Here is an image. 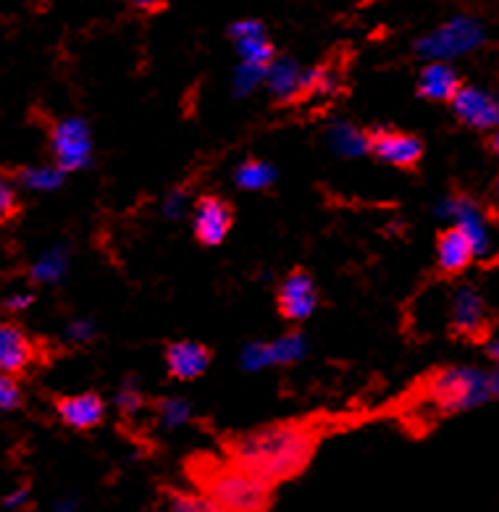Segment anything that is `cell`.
I'll list each match as a JSON object with an SVG mask.
<instances>
[{"instance_id": "cell-18", "label": "cell", "mask_w": 499, "mask_h": 512, "mask_svg": "<svg viewBox=\"0 0 499 512\" xmlns=\"http://www.w3.org/2000/svg\"><path fill=\"white\" fill-rule=\"evenodd\" d=\"M305 337L300 334H287L284 339H276L271 344H255L245 352L247 368H263V365L274 363H292V360L303 358Z\"/></svg>"}, {"instance_id": "cell-24", "label": "cell", "mask_w": 499, "mask_h": 512, "mask_svg": "<svg viewBox=\"0 0 499 512\" xmlns=\"http://www.w3.org/2000/svg\"><path fill=\"white\" fill-rule=\"evenodd\" d=\"M169 512H221L203 494H171Z\"/></svg>"}, {"instance_id": "cell-5", "label": "cell", "mask_w": 499, "mask_h": 512, "mask_svg": "<svg viewBox=\"0 0 499 512\" xmlns=\"http://www.w3.org/2000/svg\"><path fill=\"white\" fill-rule=\"evenodd\" d=\"M50 148L56 155V166L61 171H79L92 161L90 127L82 119L58 121L50 132Z\"/></svg>"}, {"instance_id": "cell-8", "label": "cell", "mask_w": 499, "mask_h": 512, "mask_svg": "<svg viewBox=\"0 0 499 512\" xmlns=\"http://www.w3.org/2000/svg\"><path fill=\"white\" fill-rule=\"evenodd\" d=\"M368 153H373L379 161L389 163L394 169H413L423 158V142L408 132L373 129V132H368Z\"/></svg>"}, {"instance_id": "cell-21", "label": "cell", "mask_w": 499, "mask_h": 512, "mask_svg": "<svg viewBox=\"0 0 499 512\" xmlns=\"http://www.w3.org/2000/svg\"><path fill=\"white\" fill-rule=\"evenodd\" d=\"M64 174L58 166H32L19 171V184L32 192H53L64 184Z\"/></svg>"}, {"instance_id": "cell-11", "label": "cell", "mask_w": 499, "mask_h": 512, "mask_svg": "<svg viewBox=\"0 0 499 512\" xmlns=\"http://www.w3.org/2000/svg\"><path fill=\"white\" fill-rule=\"evenodd\" d=\"M318 308L316 281L308 271H292L279 287V313L287 321H305Z\"/></svg>"}, {"instance_id": "cell-34", "label": "cell", "mask_w": 499, "mask_h": 512, "mask_svg": "<svg viewBox=\"0 0 499 512\" xmlns=\"http://www.w3.org/2000/svg\"><path fill=\"white\" fill-rule=\"evenodd\" d=\"M486 355H489V358H492L494 363L499 365V337L492 339V342L486 344Z\"/></svg>"}, {"instance_id": "cell-7", "label": "cell", "mask_w": 499, "mask_h": 512, "mask_svg": "<svg viewBox=\"0 0 499 512\" xmlns=\"http://www.w3.org/2000/svg\"><path fill=\"white\" fill-rule=\"evenodd\" d=\"M450 106L465 127L476 129V132H497L499 129V92L463 85Z\"/></svg>"}, {"instance_id": "cell-9", "label": "cell", "mask_w": 499, "mask_h": 512, "mask_svg": "<svg viewBox=\"0 0 499 512\" xmlns=\"http://www.w3.org/2000/svg\"><path fill=\"white\" fill-rule=\"evenodd\" d=\"M195 237L208 247L221 245L234 224V211L232 205L226 203L224 197L216 195H203L195 203Z\"/></svg>"}, {"instance_id": "cell-29", "label": "cell", "mask_w": 499, "mask_h": 512, "mask_svg": "<svg viewBox=\"0 0 499 512\" xmlns=\"http://www.w3.org/2000/svg\"><path fill=\"white\" fill-rule=\"evenodd\" d=\"M119 407L121 410H137V407H140V394L134 392L132 386H127V389L119 394Z\"/></svg>"}, {"instance_id": "cell-30", "label": "cell", "mask_w": 499, "mask_h": 512, "mask_svg": "<svg viewBox=\"0 0 499 512\" xmlns=\"http://www.w3.org/2000/svg\"><path fill=\"white\" fill-rule=\"evenodd\" d=\"M134 8H140V11H145V14H155V11H161L169 0H129Z\"/></svg>"}, {"instance_id": "cell-25", "label": "cell", "mask_w": 499, "mask_h": 512, "mask_svg": "<svg viewBox=\"0 0 499 512\" xmlns=\"http://www.w3.org/2000/svg\"><path fill=\"white\" fill-rule=\"evenodd\" d=\"M334 142L342 153H366L368 150V134H360L358 129L350 127L334 129Z\"/></svg>"}, {"instance_id": "cell-28", "label": "cell", "mask_w": 499, "mask_h": 512, "mask_svg": "<svg viewBox=\"0 0 499 512\" xmlns=\"http://www.w3.org/2000/svg\"><path fill=\"white\" fill-rule=\"evenodd\" d=\"M92 334V326L87 321H77L69 326V339L71 342H87Z\"/></svg>"}, {"instance_id": "cell-20", "label": "cell", "mask_w": 499, "mask_h": 512, "mask_svg": "<svg viewBox=\"0 0 499 512\" xmlns=\"http://www.w3.org/2000/svg\"><path fill=\"white\" fill-rule=\"evenodd\" d=\"M234 182H237V187H242L247 192H261L268 190L276 182V171L274 166H268V163L255 161L253 158V161H245L239 166L237 174H234Z\"/></svg>"}, {"instance_id": "cell-4", "label": "cell", "mask_w": 499, "mask_h": 512, "mask_svg": "<svg viewBox=\"0 0 499 512\" xmlns=\"http://www.w3.org/2000/svg\"><path fill=\"white\" fill-rule=\"evenodd\" d=\"M486 43V27L478 16L455 14L415 43V53L426 64H452L471 56Z\"/></svg>"}, {"instance_id": "cell-32", "label": "cell", "mask_w": 499, "mask_h": 512, "mask_svg": "<svg viewBox=\"0 0 499 512\" xmlns=\"http://www.w3.org/2000/svg\"><path fill=\"white\" fill-rule=\"evenodd\" d=\"M27 499H29L27 489H19V491H14V494H8V497H6V507L16 510V507L27 505Z\"/></svg>"}, {"instance_id": "cell-17", "label": "cell", "mask_w": 499, "mask_h": 512, "mask_svg": "<svg viewBox=\"0 0 499 512\" xmlns=\"http://www.w3.org/2000/svg\"><path fill=\"white\" fill-rule=\"evenodd\" d=\"M32 342L16 323H0V373L16 376L32 363Z\"/></svg>"}, {"instance_id": "cell-2", "label": "cell", "mask_w": 499, "mask_h": 512, "mask_svg": "<svg viewBox=\"0 0 499 512\" xmlns=\"http://www.w3.org/2000/svg\"><path fill=\"white\" fill-rule=\"evenodd\" d=\"M200 494L221 512H263L268 505L271 486L253 476L250 470L237 463H216V460H197L192 465Z\"/></svg>"}, {"instance_id": "cell-37", "label": "cell", "mask_w": 499, "mask_h": 512, "mask_svg": "<svg viewBox=\"0 0 499 512\" xmlns=\"http://www.w3.org/2000/svg\"><path fill=\"white\" fill-rule=\"evenodd\" d=\"M494 192H497V197H499V179H497V184H494Z\"/></svg>"}, {"instance_id": "cell-12", "label": "cell", "mask_w": 499, "mask_h": 512, "mask_svg": "<svg viewBox=\"0 0 499 512\" xmlns=\"http://www.w3.org/2000/svg\"><path fill=\"white\" fill-rule=\"evenodd\" d=\"M486 323H489V313H486V302L478 295V289H457L452 295V329L463 337H478V334H484Z\"/></svg>"}, {"instance_id": "cell-15", "label": "cell", "mask_w": 499, "mask_h": 512, "mask_svg": "<svg viewBox=\"0 0 499 512\" xmlns=\"http://www.w3.org/2000/svg\"><path fill=\"white\" fill-rule=\"evenodd\" d=\"M211 365V352L208 347L197 342H174L166 350V368L174 379L190 381L203 376Z\"/></svg>"}, {"instance_id": "cell-1", "label": "cell", "mask_w": 499, "mask_h": 512, "mask_svg": "<svg viewBox=\"0 0 499 512\" xmlns=\"http://www.w3.org/2000/svg\"><path fill=\"white\" fill-rule=\"evenodd\" d=\"M316 449V431L305 423H271L247 434L234 436L226 444L229 460L268 486L297 476L310 463Z\"/></svg>"}, {"instance_id": "cell-23", "label": "cell", "mask_w": 499, "mask_h": 512, "mask_svg": "<svg viewBox=\"0 0 499 512\" xmlns=\"http://www.w3.org/2000/svg\"><path fill=\"white\" fill-rule=\"evenodd\" d=\"M266 71L268 69H261V66L239 64L237 74H234V90H237V95H247L258 85H266Z\"/></svg>"}, {"instance_id": "cell-6", "label": "cell", "mask_w": 499, "mask_h": 512, "mask_svg": "<svg viewBox=\"0 0 499 512\" xmlns=\"http://www.w3.org/2000/svg\"><path fill=\"white\" fill-rule=\"evenodd\" d=\"M442 216L452 218V226L463 229L468 239L473 242L476 258H489L494 253V237L492 226L486 221L481 205L468 195H455L447 197L442 203Z\"/></svg>"}, {"instance_id": "cell-26", "label": "cell", "mask_w": 499, "mask_h": 512, "mask_svg": "<svg viewBox=\"0 0 499 512\" xmlns=\"http://www.w3.org/2000/svg\"><path fill=\"white\" fill-rule=\"evenodd\" d=\"M19 405H22V389H19L14 376L0 373V410H3V413H11V410H16Z\"/></svg>"}, {"instance_id": "cell-31", "label": "cell", "mask_w": 499, "mask_h": 512, "mask_svg": "<svg viewBox=\"0 0 499 512\" xmlns=\"http://www.w3.org/2000/svg\"><path fill=\"white\" fill-rule=\"evenodd\" d=\"M32 300H35L32 295H14L6 302V308L14 310V313H22V310H27L29 305H32Z\"/></svg>"}, {"instance_id": "cell-33", "label": "cell", "mask_w": 499, "mask_h": 512, "mask_svg": "<svg viewBox=\"0 0 499 512\" xmlns=\"http://www.w3.org/2000/svg\"><path fill=\"white\" fill-rule=\"evenodd\" d=\"M489 392H492V397H497L499 400V365L489 373Z\"/></svg>"}, {"instance_id": "cell-3", "label": "cell", "mask_w": 499, "mask_h": 512, "mask_svg": "<svg viewBox=\"0 0 499 512\" xmlns=\"http://www.w3.org/2000/svg\"><path fill=\"white\" fill-rule=\"evenodd\" d=\"M426 400L439 413H465L473 407L492 400L489 392V373L473 365H452L444 371H436L426 381Z\"/></svg>"}, {"instance_id": "cell-16", "label": "cell", "mask_w": 499, "mask_h": 512, "mask_svg": "<svg viewBox=\"0 0 499 512\" xmlns=\"http://www.w3.org/2000/svg\"><path fill=\"white\" fill-rule=\"evenodd\" d=\"M463 82L452 64H426L418 77V95L431 103H452Z\"/></svg>"}, {"instance_id": "cell-36", "label": "cell", "mask_w": 499, "mask_h": 512, "mask_svg": "<svg viewBox=\"0 0 499 512\" xmlns=\"http://www.w3.org/2000/svg\"><path fill=\"white\" fill-rule=\"evenodd\" d=\"M492 153L499 158V129L497 132H492Z\"/></svg>"}, {"instance_id": "cell-14", "label": "cell", "mask_w": 499, "mask_h": 512, "mask_svg": "<svg viewBox=\"0 0 499 512\" xmlns=\"http://www.w3.org/2000/svg\"><path fill=\"white\" fill-rule=\"evenodd\" d=\"M436 260H439V268H442L444 274H460V271H465L476 260V250H473V242L463 229L450 226V229H444L439 234Z\"/></svg>"}, {"instance_id": "cell-10", "label": "cell", "mask_w": 499, "mask_h": 512, "mask_svg": "<svg viewBox=\"0 0 499 512\" xmlns=\"http://www.w3.org/2000/svg\"><path fill=\"white\" fill-rule=\"evenodd\" d=\"M229 37H232L234 48L239 53V64H250V66H261V69H268L274 64L276 50L271 45L266 35V27L255 19H242V22H234L232 29H229Z\"/></svg>"}, {"instance_id": "cell-13", "label": "cell", "mask_w": 499, "mask_h": 512, "mask_svg": "<svg viewBox=\"0 0 499 512\" xmlns=\"http://www.w3.org/2000/svg\"><path fill=\"white\" fill-rule=\"evenodd\" d=\"M56 410L66 426L77 428V431H87V428L100 426L103 415H106V402H103L100 394L85 392V394H74V397L58 400Z\"/></svg>"}, {"instance_id": "cell-22", "label": "cell", "mask_w": 499, "mask_h": 512, "mask_svg": "<svg viewBox=\"0 0 499 512\" xmlns=\"http://www.w3.org/2000/svg\"><path fill=\"white\" fill-rule=\"evenodd\" d=\"M66 271V255L64 250H50L43 258L37 260L35 268H32V276L35 281H58Z\"/></svg>"}, {"instance_id": "cell-19", "label": "cell", "mask_w": 499, "mask_h": 512, "mask_svg": "<svg viewBox=\"0 0 499 512\" xmlns=\"http://www.w3.org/2000/svg\"><path fill=\"white\" fill-rule=\"evenodd\" d=\"M266 87L279 100H295L303 90V69L295 58L276 56L266 71Z\"/></svg>"}, {"instance_id": "cell-27", "label": "cell", "mask_w": 499, "mask_h": 512, "mask_svg": "<svg viewBox=\"0 0 499 512\" xmlns=\"http://www.w3.org/2000/svg\"><path fill=\"white\" fill-rule=\"evenodd\" d=\"M16 211H19V200H16L14 187H11L8 179L0 176V224L11 221L16 216Z\"/></svg>"}, {"instance_id": "cell-35", "label": "cell", "mask_w": 499, "mask_h": 512, "mask_svg": "<svg viewBox=\"0 0 499 512\" xmlns=\"http://www.w3.org/2000/svg\"><path fill=\"white\" fill-rule=\"evenodd\" d=\"M56 512H79L77 505L74 502H61V505L56 507Z\"/></svg>"}]
</instances>
